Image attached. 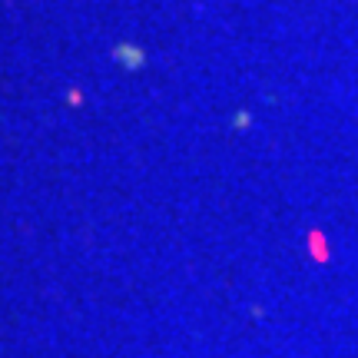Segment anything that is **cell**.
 I'll return each instance as SVG.
<instances>
[{"instance_id":"6da1fadb","label":"cell","mask_w":358,"mask_h":358,"mask_svg":"<svg viewBox=\"0 0 358 358\" xmlns=\"http://www.w3.org/2000/svg\"><path fill=\"white\" fill-rule=\"evenodd\" d=\"M113 60L120 66H127V70H140V66L146 64V53H143L136 43H120L113 50Z\"/></svg>"}]
</instances>
